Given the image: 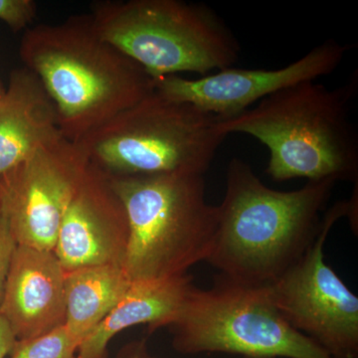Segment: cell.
<instances>
[{
	"label": "cell",
	"instance_id": "cell-2",
	"mask_svg": "<svg viewBox=\"0 0 358 358\" xmlns=\"http://www.w3.org/2000/svg\"><path fill=\"white\" fill-rule=\"evenodd\" d=\"M20 55L57 112L63 136L79 143L155 91V79L101 37L91 16L25 30Z\"/></svg>",
	"mask_w": 358,
	"mask_h": 358
},
{
	"label": "cell",
	"instance_id": "cell-13",
	"mask_svg": "<svg viewBox=\"0 0 358 358\" xmlns=\"http://www.w3.org/2000/svg\"><path fill=\"white\" fill-rule=\"evenodd\" d=\"M62 136L57 112L38 78L25 67L13 70L0 98V180Z\"/></svg>",
	"mask_w": 358,
	"mask_h": 358
},
{
	"label": "cell",
	"instance_id": "cell-5",
	"mask_svg": "<svg viewBox=\"0 0 358 358\" xmlns=\"http://www.w3.org/2000/svg\"><path fill=\"white\" fill-rule=\"evenodd\" d=\"M94 27L154 79L233 67L241 47L210 7L180 0H103L92 4Z\"/></svg>",
	"mask_w": 358,
	"mask_h": 358
},
{
	"label": "cell",
	"instance_id": "cell-19",
	"mask_svg": "<svg viewBox=\"0 0 358 358\" xmlns=\"http://www.w3.org/2000/svg\"><path fill=\"white\" fill-rule=\"evenodd\" d=\"M15 343V336L11 331L8 322L0 315V358H6L7 355H10Z\"/></svg>",
	"mask_w": 358,
	"mask_h": 358
},
{
	"label": "cell",
	"instance_id": "cell-7",
	"mask_svg": "<svg viewBox=\"0 0 358 358\" xmlns=\"http://www.w3.org/2000/svg\"><path fill=\"white\" fill-rule=\"evenodd\" d=\"M173 345L183 355L228 353L248 358H334L282 317L270 285L219 275L210 289L192 286L173 322Z\"/></svg>",
	"mask_w": 358,
	"mask_h": 358
},
{
	"label": "cell",
	"instance_id": "cell-3",
	"mask_svg": "<svg viewBox=\"0 0 358 358\" xmlns=\"http://www.w3.org/2000/svg\"><path fill=\"white\" fill-rule=\"evenodd\" d=\"M357 76L336 89L315 81L275 92L218 127L245 134L270 150L266 173L278 182L294 178L357 182L358 136L350 109Z\"/></svg>",
	"mask_w": 358,
	"mask_h": 358
},
{
	"label": "cell",
	"instance_id": "cell-15",
	"mask_svg": "<svg viewBox=\"0 0 358 358\" xmlns=\"http://www.w3.org/2000/svg\"><path fill=\"white\" fill-rule=\"evenodd\" d=\"M131 284L124 267L117 264L66 272L64 324L69 333L83 343L119 303Z\"/></svg>",
	"mask_w": 358,
	"mask_h": 358
},
{
	"label": "cell",
	"instance_id": "cell-14",
	"mask_svg": "<svg viewBox=\"0 0 358 358\" xmlns=\"http://www.w3.org/2000/svg\"><path fill=\"white\" fill-rule=\"evenodd\" d=\"M192 286V278L187 275L131 282L119 303L79 346L78 357L107 358L110 339L129 327L148 324L154 331L169 327Z\"/></svg>",
	"mask_w": 358,
	"mask_h": 358
},
{
	"label": "cell",
	"instance_id": "cell-21",
	"mask_svg": "<svg viewBox=\"0 0 358 358\" xmlns=\"http://www.w3.org/2000/svg\"><path fill=\"white\" fill-rule=\"evenodd\" d=\"M4 92H6V86H4L3 82L1 80V75H0V98L3 95Z\"/></svg>",
	"mask_w": 358,
	"mask_h": 358
},
{
	"label": "cell",
	"instance_id": "cell-16",
	"mask_svg": "<svg viewBox=\"0 0 358 358\" xmlns=\"http://www.w3.org/2000/svg\"><path fill=\"white\" fill-rule=\"evenodd\" d=\"M81 345L65 324L37 338L16 341L11 358H80Z\"/></svg>",
	"mask_w": 358,
	"mask_h": 358
},
{
	"label": "cell",
	"instance_id": "cell-9",
	"mask_svg": "<svg viewBox=\"0 0 358 358\" xmlns=\"http://www.w3.org/2000/svg\"><path fill=\"white\" fill-rule=\"evenodd\" d=\"M89 160L62 136L40 148L0 180V211L18 246L53 252L59 230Z\"/></svg>",
	"mask_w": 358,
	"mask_h": 358
},
{
	"label": "cell",
	"instance_id": "cell-1",
	"mask_svg": "<svg viewBox=\"0 0 358 358\" xmlns=\"http://www.w3.org/2000/svg\"><path fill=\"white\" fill-rule=\"evenodd\" d=\"M336 182L308 181L294 192L266 186L244 160L231 159L215 241L206 262L243 284L274 282L307 252Z\"/></svg>",
	"mask_w": 358,
	"mask_h": 358
},
{
	"label": "cell",
	"instance_id": "cell-6",
	"mask_svg": "<svg viewBox=\"0 0 358 358\" xmlns=\"http://www.w3.org/2000/svg\"><path fill=\"white\" fill-rule=\"evenodd\" d=\"M220 121L155 89L77 143L110 176L205 174L227 136Z\"/></svg>",
	"mask_w": 358,
	"mask_h": 358
},
{
	"label": "cell",
	"instance_id": "cell-8",
	"mask_svg": "<svg viewBox=\"0 0 358 358\" xmlns=\"http://www.w3.org/2000/svg\"><path fill=\"white\" fill-rule=\"evenodd\" d=\"M355 197L334 204L313 243L274 282L273 298L289 326L334 358H358V298L324 261V247L336 221L355 215Z\"/></svg>",
	"mask_w": 358,
	"mask_h": 358
},
{
	"label": "cell",
	"instance_id": "cell-12",
	"mask_svg": "<svg viewBox=\"0 0 358 358\" xmlns=\"http://www.w3.org/2000/svg\"><path fill=\"white\" fill-rule=\"evenodd\" d=\"M65 277L54 252L17 245L0 306L16 341L37 338L65 324Z\"/></svg>",
	"mask_w": 358,
	"mask_h": 358
},
{
	"label": "cell",
	"instance_id": "cell-10",
	"mask_svg": "<svg viewBox=\"0 0 358 358\" xmlns=\"http://www.w3.org/2000/svg\"><path fill=\"white\" fill-rule=\"evenodd\" d=\"M348 49V45L327 40L281 69L231 67L195 80L171 75L155 79V89L219 119H231L280 90L331 74L343 62Z\"/></svg>",
	"mask_w": 358,
	"mask_h": 358
},
{
	"label": "cell",
	"instance_id": "cell-17",
	"mask_svg": "<svg viewBox=\"0 0 358 358\" xmlns=\"http://www.w3.org/2000/svg\"><path fill=\"white\" fill-rule=\"evenodd\" d=\"M37 15V3L33 0H0V20L14 32L26 30Z\"/></svg>",
	"mask_w": 358,
	"mask_h": 358
},
{
	"label": "cell",
	"instance_id": "cell-20",
	"mask_svg": "<svg viewBox=\"0 0 358 358\" xmlns=\"http://www.w3.org/2000/svg\"><path fill=\"white\" fill-rule=\"evenodd\" d=\"M122 358H154L148 355L147 348H145V343H136L131 346L124 353V357Z\"/></svg>",
	"mask_w": 358,
	"mask_h": 358
},
{
	"label": "cell",
	"instance_id": "cell-11",
	"mask_svg": "<svg viewBox=\"0 0 358 358\" xmlns=\"http://www.w3.org/2000/svg\"><path fill=\"white\" fill-rule=\"evenodd\" d=\"M129 239L124 205L110 178L89 162L59 230L54 254L65 272L122 265Z\"/></svg>",
	"mask_w": 358,
	"mask_h": 358
},
{
	"label": "cell",
	"instance_id": "cell-4",
	"mask_svg": "<svg viewBox=\"0 0 358 358\" xmlns=\"http://www.w3.org/2000/svg\"><path fill=\"white\" fill-rule=\"evenodd\" d=\"M108 176L128 218L122 267L131 282L181 277L206 262L218 210L207 202L204 174Z\"/></svg>",
	"mask_w": 358,
	"mask_h": 358
},
{
	"label": "cell",
	"instance_id": "cell-18",
	"mask_svg": "<svg viewBox=\"0 0 358 358\" xmlns=\"http://www.w3.org/2000/svg\"><path fill=\"white\" fill-rule=\"evenodd\" d=\"M17 243L14 239L6 216L0 211V306L3 299L4 289L10 268L11 261Z\"/></svg>",
	"mask_w": 358,
	"mask_h": 358
}]
</instances>
